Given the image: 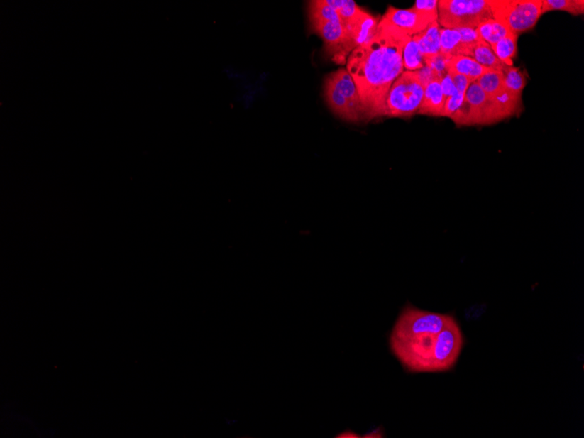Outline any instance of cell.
<instances>
[{
	"label": "cell",
	"mask_w": 584,
	"mask_h": 438,
	"mask_svg": "<svg viewBox=\"0 0 584 438\" xmlns=\"http://www.w3.org/2000/svg\"><path fill=\"white\" fill-rule=\"evenodd\" d=\"M410 39L382 18L375 36L349 55L348 73L356 83L365 120L386 116L387 97L403 73V49Z\"/></svg>",
	"instance_id": "6da1fadb"
},
{
	"label": "cell",
	"mask_w": 584,
	"mask_h": 438,
	"mask_svg": "<svg viewBox=\"0 0 584 438\" xmlns=\"http://www.w3.org/2000/svg\"><path fill=\"white\" fill-rule=\"evenodd\" d=\"M390 346L392 353L409 373L446 372L454 367L461 356L463 336L454 319L439 334L390 338Z\"/></svg>",
	"instance_id": "7a4b0ae2"
},
{
	"label": "cell",
	"mask_w": 584,
	"mask_h": 438,
	"mask_svg": "<svg viewBox=\"0 0 584 438\" xmlns=\"http://www.w3.org/2000/svg\"><path fill=\"white\" fill-rule=\"evenodd\" d=\"M489 6L493 20L516 35L532 29L542 15V0H489Z\"/></svg>",
	"instance_id": "3957f363"
},
{
	"label": "cell",
	"mask_w": 584,
	"mask_h": 438,
	"mask_svg": "<svg viewBox=\"0 0 584 438\" xmlns=\"http://www.w3.org/2000/svg\"><path fill=\"white\" fill-rule=\"evenodd\" d=\"M489 0H440L439 23L447 29H476L492 20Z\"/></svg>",
	"instance_id": "277c9868"
},
{
	"label": "cell",
	"mask_w": 584,
	"mask_h": 438,
	"mask_svg": "<svg viewBox=\"0 0 584 438\" xmlns=\"http://www.w3.org/2000/svg\"><path fill=\"white\" fill-rule=\"evenodd\" d=\"M424 95L417 71H406L394 82L386 101V116L412 118L418 112Z\"/></svg>",
	"instance_id": "5b68a950"
},
{
	"label": "cell",
	"mask_w": 584,
	"mask_h": 438,
	"mask_svg": "<svg viewBox=\"0 0 584 438\" xmlns=\"http://www.w3.org/2000/svg\"><path fill=\"white\" fill-rule=\"evenodd\" d=\"M454 319L449 314L424 311L409 304L399 315L390 338L403 339L422 334H439Z\"/></svg>",
	"instance_id": "8992f818"
},
{
	"label": "cell",
	"mask_w": 584,
	"mask_h": 438,
	"mask_svg": "<svg viewBox=\"0 0 584 438\" xmlns=\"http://www.w3.org/2000/svg\"><path fill=\"white\" fill-rule=\"evenodd\" d=\"M312 30L319 33L325 43L326 51L333 55L335 62L345 63L349 53L353 52L350 46L348 33L341 21L312 22Z\"/></svg>",
	"instance_id": "52a82bcc"
},
{
	"label": "cell",
	"mask_w": 584,
	"mask_h": 438,
	"mask_svg": "<svg viewBox=\"0 0 584 438\" xmlns=\"http://www.w3.org/2000/svg\"><path fill=\"white\" fill-rule=\"evenodd\" d=\"M382 20L397 26L409 36L424 31L433 22L438 21V13H421L412 9H397L390 6Z\"/></svg>",
	"instance_id": "ba28073f"
},
{
	"label": "cell",
	"mask_w": 584,
	"mask_h": 438,
	"mask_svg": "<svg viewBox=\"0 0 584 438\" xmlns=\"http://www.w3.org/2000/svg\"><path fill=\"white\" fill-rule=\"evenodd\" d=\"M378 24L375 17L363 10H360L353 20L343 24L353 51L368 43L375 36Z\"/></svg>",
	"instance_id": "9c48e42d"
},
{
	"label": "cell",
	"mask_w": 584,
	"mask_h": 438,
	"mask_svg": "<svg viewBox=\"0 0 584 438\" xmlns=\"http://www.w3.org/2000/svg\"><path fill=\"white\" fill-rule=\"evenodd\" d=\"M325 82L334 87L337 92L342 94L351 104V106L361 119H365L364 109L361 104L359 93L354 83L351 75L344 69H341L331 74L326 77Z\"/></svg>",
	"instance_id": "30bf717a"
},
{
	"label": "cell",
	"mask_w": 584,
	"mask_h": 438,
	"mask_svg": "<svg viewBox=\"0 0 584 438\" xmlns=\"http://www.w3.org/2000/svg\"><path fill=\"white\" fill-rule=\"evenodd\" d=\"M492 70H495L480 65L469 56H453L446 62L447 73L463 75L472 82H476L482 75Z\"/></svg>",
	"instance_id": "8fae6325"
},
{
	"label": "cell",
	"mask_w": 584,
	"mask_h": 438,
	"mask_svg": "<svg viewBox=\"0 0 584 438\" xmlns=\"http://www.w3.org/2000/svg\"><path fill=\"white\" fill-rule=\"evenodd\" d=\"M446 100L440 80L429 82L424 88L423 101L417 113L421 115L441 116Z\"/></svg>",
	"instance_id": "7c38bea8"
},
{
	"label": "cell",
	"mask_w": 584,
	"mask_h": 438,
	"mask_svg": "<svg viewBox=\"0 0 584 438\" xmlns=\"http://www.w3.org/2000/svg\"><path fill=\"white\" fill-rule=\"evenodd\" d=\"M440 25L433 22L424 31L412 36L425 60L440 54Z\"/></svg>",
	"instance_id": "4fadbf2b"
},
{
	"label": "cell",
	"mask_w": 584,
	"mask_h": 438,
	"mask_svg": "<svg viewBox=\"0 0 584 438\" xmlns=\"http://www.w3.org/2000/svg\"><path fill=\"white\" fill-rule=\"evenodd\" d=\"M440 54L449 58L458 55L470 58V52L463 43L458 29H440Z\"/></svg>",
	"instance_id": "5bb4252c"
},
{
	"label": "cell",
	"mask_w": 584,
	"mask_h": 438,
	"mask_svg": "<svg viewBox=\"0 0 584 438\" xmlns=\"http://www.w3.org/2000/svg\"><path fill=\"white\" fill-rule=\"evenodd\" d=\"M492 98L500 121L518 114L522 109V96L515 95L507 89Z\"/></svg>",
	"instance_id": "9a60e30c"
},
{
	"label": "cell",
	"mask_w": 584,
	"mask_h": 438,
	"mask_svg": "<svg viewBox=\"0 0 584 438\" xmlns=\"http://www.w3.org/2000/svg\"><path fill=\"white\" fill-rule=\"evenodd\" d=\"M470 58L476 60L480 65L488 67V69L503 71L505 67H506L497 58L491 46L481 39L478 40L476 46L473 48Z\"/></svg>",
	"instance_id": "2e32d148"
},
{
	"label": "cell",
	"mask_w": 584,
	"mask_h": 438,
	"mask_svg": "<svg viewBox=\"0 0 584 438\" xmlns=\"http://www.w3.org/2000/svg\"><path fill=\"white\" fill-rule=\"evenodd\" d=\"M517 40L518 35L511 33L491 46L497 58L506 66L512 67L514 65L512 60L517 54Z\"/></svg>",
	"instance_id": "e0dca14e"
},
{
	"label": "cell",
	"mask_w": 584,
	"mask_h": 438,
	"mask_svg": "<svg viewBox=\"0 0 584 438\" xmlns=\"http://www.w3.org/2000/svg\"><path fill=\"white\" fill-rule=\"evenodd\" d=\"M476 31L480 39L485 41L490 46L512 33L508 32L502 24L493 18L478 26Z\"/></svg>",
	"instance_id": "ac0fdd59"
},
{
	"label": "cell",
	"mask_w": 584,
	"mask_h": 438,
	"mask_svg": "<svg viewBox=\"0 0 584 438\" xmlns=\"http://www.w3.org/2000/svg\"><path fill=\"white\" fill-rule=\"evenodd\" d=\"M478 85L489 97H495L506 89L502 71L492 70L487 72L476 81Z\"/></svg>",
	"instance_id": "d6986e66"
},
{
	"label": "cell",
	"mask_w": 584,
	"mask_h": 438,
	"mask_svg": "<svg viewBox=\"0 0 584 438\" xmlns=\"http://www.w3.org/2000/svg\"><path fill=\"white\" fill-rule=\"evenodd\" d=\"M551 11H564L573 15L584 13L583 0H542L541 14Z\"/></svg>",
	"instance_id": "ffe728a7"
},
{
	"label": "cell",
	"mask_w": 584,
	"mask_h": 438,
	"mask_svg": "<svg viewBox=\"0 0 584 438\" xmlns=\"http://www.w3.org/2000/svg\"><path fill=\"white\" fill-rule=\"evenodd\" d=\"M403 67L408 71H417L423 69L425 65V59L422 55L418 45L412 36V39L406 44L403 49Z\"/></svg>",
	"instance_id": "44dd1931"
},
{
	"label": "cell",
	"mask_w": 584,
	"mask_h": 438,
	"mask_svg": "<svg viewBox=\"0 0 584 438\" xmlns=\"http://www.w3.org/2000/svg\"><path fill=\"white\" fill-rule=\"evenodd\" d=\"M309 18L310 23L318 21H341L336 11L325 1H311L309 3Z\"/></svg>",
	"instance_id": "7402d4cb"
},
{
	"label": "cell",
	"mask_w": 584,
	"mask_h": 438,
	"mask_svg": "<svg viewBox=\"0 0 584 438\" xmlns=\"http://www.w3.org/2000/svg\"><path fill=\"white\" fill-rule=\"evenodd\" d=\"M505 87L515 95L522 96L527 84V78L519 67H505L503 70Z\"/></svg>",
	"instance_id": "603a6c76"
},
{
	"label": "cell",
	"mask_w": 584,
	"mask_h": 438,
	"mask_svg": "<svg viewBox=\"0 0 584 438\" xmlns=\"http://www.w3.org/2000/svg\"><path fill=\"white\" fill-rule=\"evenodd\" d=\"M326 1L331 9L336 11L342 24L353 20L361 10L353 0H326Z\"/></svg>",
	"instance_id": "cb8c5ba5"
},
{
	"label": "cell",
	"mask_w": 584,
	"mask_h": 438,
	"mask_svg": "<svg viewBox=\"0 0 584 438\" xmlns=\"http://www.w3.org/2000/svg\"><path fill=\"white\" fill-rule=\"evenodd\" d=\"M465 93L458 92L454 94L453 96L446 98V104L442 112V116H447L451 119L455 113L457 112L459 107L461 106L463 99H465Z\"/></svg>",
	"instance_id": "d4e9b609"
},
{
	"label": "cell",
	"mask_w": 584,
	"mask_h": 438,
	"mask_svg": "<svg viewBox=\"0 0 584 438\" xmlns=\"http://www.w3.org/2000/svg\"><path fill=\"white\" fill-rule=\"evenodd\" d=\"M417 12L421 13H438V0H417L412 7Z\"/></svg>",
	"instance_id": "484cf974"
},
{
	"label": "cell",
	"mask_w": 584,
	"mask_h": 438,
	"mask_svg": "<svg viewBox=\"0 0 584 438\" xmlns=\"http://www.w3.org/2000/svg\"><path fill=\"white\" fill-rule=\"evenodd\" d=\"M440 82L441 87H442L443 95L446 98L453 96L454 94L457 92V89H456L454 82L452 81L450 74L447 73L444 75L443 77L441 78Z\"/></svg>",
	"instance_id": "4316f807"
},
{
	"label": "cell",
	"mask_w": 584,
	"mask_h": 438,
	"mask_svg": "<svg viewBox=\"0 0 584 438\" xmlns=\"http://www.w3.org/2000/svg\"><path fill=\"white\" fill-rule=\"evenodd\" d=\"M337 437H359L356 433L350 434L348 432L341 434Z\"/></svg>",
	"instance_id": "83f0119b"
}]
</instances>
